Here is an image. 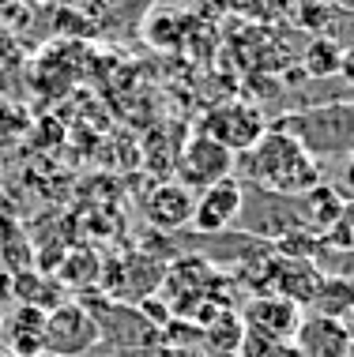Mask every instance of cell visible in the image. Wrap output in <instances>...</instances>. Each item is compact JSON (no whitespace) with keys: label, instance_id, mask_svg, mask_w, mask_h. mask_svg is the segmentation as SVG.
Returning <instances> with one entry per match:
<instances>
[{"label":"cell","instance_id":"6da1fadb","mask_svg":"<svg viewBox=\"0 0 354 357\" xmlns=\"http://www.w3.org/2000/svg\"><path fill=\"white\" fill-rule=\"evenodd\" d=\"M242 173L256 185V192H272V196H286V199H302L305 192L324 181L320 162L298 139H290L286 132H275V128H267L242 154Z\"/></svg>","mask_w":354,"mask_h":357},{"label":"cell","instance_id":"7a4b0ae2","mask_svg":"<svg viewBox=\"0 0 354 357\" xmlns=\"http://www.w3.org/2000/svg\"><path fill=\"white\" fill-rule=\"evenodd\" d=\"M275 132H286L290 139H298L313 158H328V154H351L354 143V105L347 98L313 105L302 113H286L275 124H267Z\"/></svg>","mask_w":354,"mask_h":357},{"label":"cell","instance_id":"3957f363","mask_svg":"<svg viewBox=\"0 0 354 357\" xmlns=\"http://www.w3.org/2000/svg\"><path fill=\"white\" fill-rule=\"evenodd\" d=\"M98 342H102V331L87 305H53L45 312L42 350L57 357H91Z\"/></svg>","mask_w":354,"mask_h":357},{"label":"cell","instance_id":"277c9868","mask_svg":"<svg viewBox=\"0 0 354 357\" xmlns=\"http://www.w3.org/2000/svg\"><path fill=\"white\" fill-rule=\"evenodd\" d=\"M264 132H267V121L253 102H223L215 109H207L204 121H200V136L215 139L230 154H245Z\"/></svg>","mask_w":354,"mask_h":357},{"label":"cell","instance_id":"5b68a950","mask_svg":"<svg viewBox=\"0 0 354 357\" xmlns=\"http://www.w3.org/2000/svg\"><path fill=\"white\" fill-rule=\"evenodd\" d=\"M234 166L237 162L230 151L196 132L185 143V151L177 154V185H185L189 192H204V188L219 185V181L234 177Z\"/></svg>","mask_w":354,"mask_h":357},{"label":"cell","instance_id":"8992f818","mask_svg":"<svg viewBox=\"0 0 354 357\" xmlns=\"http://www.w3.org/2000/svg\"><path fill=\"white\" fill-rule=\"evenodd\" d=\"M242 207H245V185L237 177H226V181H219V185L200 192L189 222H193L200 234H226L230 226H237Z\"/></svg>","mask_w":354,"mask_h":357},{"label":"cell","instance_id":"52a82bcc","mask_svg":"<svg viewBox=\"0 0 354 357\" xmlns=\"http://www.w3.org/2000/svg\"><path fill=\"white\" fill-rule=\"evenodd\" d=\"M237 320H242L245 331L260 335V339L290 342V339H294V331H298V324H302V308H298V305H290V301H283V297L264 294V297H253V301L245 305V312L237 316Z\"/></svg>","mask_w":354,"mask_h":357},{"label":"cell","instance_id":"ba28073f","mask_svg":"<svg viewBox=\"0 0 354 357\" xmlns=\"http://www.w3.org/2000/svg\"><path fill=\"white\" fill-rule=\"evenodd\" d=\"M290 346L298 357H351L354 335L347 320H324V316H302Z\"/></svg>","mask_w":354,"mask_h":357},{"label":"cell","instance_id":"9c48e42d","mask_svg":"<svg viewBox=\"0 0 354 357\" xmlns=\"http://www.w3.org/2000/svg\"><path fill=\"white\" fill-rule=\"evenodd\" d=\"M267 289H272V297H283V301L305 308V301L313 297V289L320 282V271L309 264V259H286V256H275L272 264H267Z\"/></svg>","mask_w":354,"mask_h":357},{"label":"cell","instance_id":"30bf717a","mask_svg":"<svg viewBox=\"0 0 354 357\" xmlns=\"http://www.w3.org/2000/svg\"><path fill=\"white\" fill-rule=\"evenodd\" d=\"M193 204H196V196L185 185L166 181V185H155L143 196V215H147V222L155 229H181L193 218Z\"/></svg>","mask_w":354,"mask_h":357},{"label":"cell","instance_id":"8fae6325","mask_svg":"<svg viewBox=\"0 0 354 357\" xmlns=\"http://www.w3.org/2000/svg\"><path fill=\"white\" fill-rule=\"evenodd\" d=\"M351 211V204H347V192L343 188H336V185H320L317 188H309L302 196V226H309V234H324V229L332 226L336 218H343Z\"/></svg>","mask_w":354,"mask_h":357},{"label":"cell","instance_id":"7c38bea8","mask_svg":"<svg viewBox=\"0 0 354 357\" xmlns=\"http://www.w3.org/2000/svg\"><path fill=\"white\" fill-rule=\"evenodd\" d=\"M354 308V286L351 278H339V275H324L313 297L305 301L302 312L309 316H324V320H347V312Z\"/></svg>","mask_w":354,"mask_h":357},{"label":"cell","instance_id":"4fadbf2b","mask_svg":"<svg viewBox=\"0 0 354 357\" xmlns=\"http://www.w3.org/2000/svg\"><path fill=\"white\" fill-rule=\"evenodd\" d=\"M42 335H45V308L38 305H23L8 320V342H12L15 357H34L42 350Z\"/></svg>","mask_w":354,"mask_h":357},{"label":"cell","instance_id":"5bb4252c","mask_svg":"<svg viewBox=\"0 0 354 357\" xmlns=\"http://www.w3.org/2000/svg\"><path fill=\"white\" fill-rule=\"evenodd\" d=\"M305 72L313 79H332V75H347L351 72V53L343 42L332 38H313L309 50H305Z\"/></svg>","mask_w":354,"mask_h":357},{"label":"cell","instance_id":"9a60e30c","mask_svg":"<svg viewBox=\"0 0 354 357\" xmlns=\"http://www.w3.org/2000/svg\"><path fill=\"white\" fill-rule=\"evenodd\" d=\"M204 335L207 342L215 346V350H223V354H237V346H242V335H245V327H242V320H237V312H219L212 324L204 327Z\"/></svg>","mask_w":354,"mask_h":357},{"label":"cell","instance_id":"2e32d148","mask_svg":"<svg viewBox=\"0 0 354 357\" xmlns=\"http://www.w3.org/2000/svg\"><path fill=\"white\" fill-rule=\"evenodd\" d=\"M260 357H298V350H294L290 342H272Z\"/></svg>","mask_w":354,"mask_h":357},{"label":"cell","instance_id":"e0dca14e","mask_svg":"<svg viewBox=\"0 0 354 357\" xmlns=\"http://www.w3.org/2000/svg\"><path fill=\"white\" fill-rule=\"evenodd\" d=\"M174 357H204V350H174Z\"/></svg>","mask_w":354,"mask_h":357},{"label":"cell","instance_id":"ac0fdd59","mask_svg":"<svg viewBox=\"0 0 354 357\" xmlns=\"http://www.w3.org/2000/svg\"><path fill=\"white\" fill-rule=\"evenodd\" d=\"M34 357H57V354H50V350H38Z\"/></svg>","mask_w":354,"mask_h":357},{"label":"cell","instance_id":"d6986e66","mask_svg":"<svg viewBox=\"0 0 354 357\" xmlns=\"http://www.w3.org/2000/svg\"><path fill=\"white\" fill-rule=\"evenodd\" d=\"M0 357H12V354H4V350H0Z\"/></svg>","mask_w":354,"mask_h":357}]
</instances>
